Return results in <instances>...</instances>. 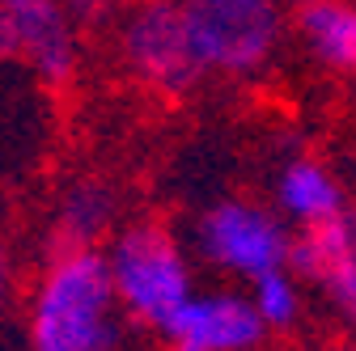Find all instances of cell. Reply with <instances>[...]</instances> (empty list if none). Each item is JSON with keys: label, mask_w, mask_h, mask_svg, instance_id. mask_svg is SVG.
<instances>
[{"label": "cell", "mask_w": 356, "mask_h": 351, "mask_svg": "<svg viewBox=\"0 0 356 351\" xmlns=\"http://www.w3.org/2000/svg\"><path fill=\"white\" fill-rule=\"evenodd\" d=\"M115 275L102 250H68L47 262L30 296V351H111Z\"/></svg>", "instance_id": "cell-1"}, {"label": "cell", "mask_w": 356, "mask_h": 351, "mask_svg": "<svg viewBox=\"0 0 356 351\" xmlns=\"http://www.w3.org/2000/svg\"><path fill=\"white\" fill-rule=\"evenodd\" d=\"M106 258H111L119 305L131 318L149 322L153 330H161L178 314V305H187L195 296L183 250L170 237V229H161L157 221L127 225L106 250Z\"/></svg>", "instance_id": "cell-2"}, {"label": "cell", "mask_w": 356, "mask_h": 351, "mask_svg": "<svg viewBox=\"0 0 356 351\" xmlns=\"http://www.w3.org/2000/svg\"><path fill=\"white\" fill-rule=\"evenodd\" d=\"M183 9L204 72H254L280 38L276 0H183Z\"/></svg>", "instance_id": "cell-3"}, {"label": "cell", "mask_w": 356, "mask_h": 351, "mask_svg": "<svg viewBox=\"0 0 356 351\" xmlns=\"http://www.w3.org/2000/svg\"><path fill=\"white\" fill-rule=\"evenodd\" d=\"M119 42H123L127 68L161 94L191 89L195 76L204 72L183 0H140V5H131L123 17Z\"/></svg>", "instance_id": "cell-4"}, {"label": "cell", "mask_w": 356, "mask_h": 351, "mask_svg": "<svg viewBox=\"0 0 356 351\" xmlns=\"http://www.w3.org/2000/svg\"><path fill=\"white\" fill-rule=\"evenodd\" d=\"M200 250L212 267L234 271L242 280H259L267 271L289 267L293 237L276 212L246 199H225L204 212L200 221Z\"/></svg>", "instance_id": "cell-5"}, {"label": "cell", "mask_w": 356, "mask_h": 351, "mask_svg": "<svg viewBox=\"0 0 356 351\" xmlns=\"http://www.w3.org/2000/svg\"><path fill=\"white\" fill-rule=\"evenodd\" d=\"M0 42L47 85H64L76 68L68 0H0Z\"/></svg>", "instance_id": "cell-6"}, {"label": "cell", "mask_w": 356, "mask_h": 351, "mask_svg": "<svg viewBox=\"0 0 356 351\" xmlns=\"http://www.w3.org/2000/svg\"><path fill=\"white\" fill-rule=\"evenodd\" d=\"M263 314L254 309L250 296L238 292H204L191 296L187 305H178V314L161 326L165 339L191 343L204 351H250L263 343Z\"/></svg>", "instance_id": "cell-7"}, {"label": "cell", "mask_w": 356, "mask_h": 351, "mask_svg": "<svg viewBox=\"0 0 356 351\" xmlns=\"http://www.w3.org/2000/svg\"><path fill=\"white\" fill-rule=\"evenodd\" d=\"M297 34L318 64L335 72H356V5L348 0H301Z\"/></svg>", "instance_id": "cell-8"}, {"label": "cell", "mask_w": 356, "mask_h": 351, "mask_svg": "<svg viewBox=\"0 0 356 351\" xmlns=\"http://www.w3.org/2000/svg\"><path fill=\"white\" fill-rule=\"evenodd\" d=\"M276 203L289 221H297L301 229L305 225H318V221H331V216L343 212V191L331 173L309 161V157H297L280 169L276 178Z\"/></svg>", "instance_id": "cell-9"}, {"label": "cell", "mask_w": 356, "mask_h": 351, "mask_svg": "<svg viewBox=\"0 0 356 351\" xmlns=\"http://www.w3.org/2000/svg\"><path fill=\"white\" fill-rule=\"evenodd\" d=\"M343 262H356V212H339L331 221L305 225L293 237L289 250V271H297L301 280L323 284L331 271H339Z\"/></svg>", "instance_id": "cell-10"}, {"label": "cell", "mask_w": 356, "mask_h": 351, "mask_svg": "<svg viewBox=\"0 0 356 351\" xmlns=\"http://www.w3.org/2000/svg\"><path fill=\"white\" fill-rule=\"evenodd\" d=\"M115 221V191L106 182H72L56 212V254L89 250Z\"/></svg>", "instance_id": "cell-11"}, {"label": "cell", "mask_w": 356, "mask_h": 351, "mask_svg": "<svg viewBox=\"0 0 356 351\" xmlns=\"http://www.w3.org/2000/svg\"><path fill=\"white\" fill-rule=\"evenodd\" d=\"M250 300H254V309L263 314L267 330H284L297 322L301 314V300H297V284L289 271H267L259 280H250Z\"/></svg>", "instance_id": "cell-12"}, {"label": "cell", "mask_w": 356, "mask_h": 351, "mask_svg": "<svg viewBox=\"0 0 356 351\" xmlns=\"http://www.w3.org/2000/svg\"><path fill=\"white\" fill-rule=\"evenodd\" d=\"M318 288L327 292V300L335 305V309H339L348 322H356V262H343V267L331 271Z\"/></svg>", "instance_id": "cell-13"}, {"label": "cell", "mask_w": 356, "mask_h": 351, "mask_svg": "<svg viewBox=\"0 0 356 351\" xmlns=\"http://www.w3.org/2000/svg\"><path fill=\"white\" fill-rule=\"evenodd\" d=\"M106 5V0H68V9L76 13V17H89V13H98Z\"/></svg>", "instance_id": "cell-14"}, {"label": "cell", "mask_w": 356, "mask_h": 351, "mask_svg": "<svg viewBox=\"0 0 356 351\" xmlns=\"http://www.w3.org/2000/svg\"><path fill=\"white\" fill-rule=\"evenodd\" d=\"M174 351H204V347H191V343H174Z\"/></svg>", "instance_id": "cell-15"}]
</instances>
